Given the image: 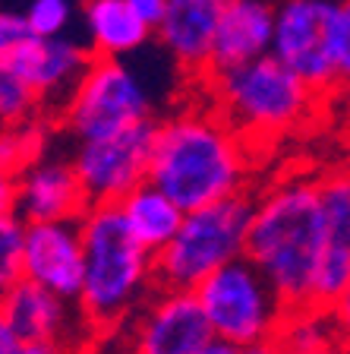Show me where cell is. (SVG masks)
<instances>
[{
  "label": "cell",
  "instance_id": "19",
  "mask_svg": "<svg viewBox=\"0 0 350 354\" xmlns=\"http://www.w3.org/2000/svg\"><path fill=\"white\" fill-rule=\"evenodd\" d=\"M338 342L335 319L325 307H287V317L278 329V351L291 354V351H307V348H319Z\"/></svg>",
  "mask_w": 350,
  "mask_h": 354
},
{
  "label": "cell",
  "instance_id": "11",
  "mask_svg": "<svg viewBox=\"0 0 350 354\" xmlns=\"http://www.w3.org/2000/svg\"><path fill=\"white\" fill-rule=\"evenodd\" d=\"M22 279L66 301H79L86 279V241L76 221H29L22 237Z\"/></svg>",
  "mask_w": 350,
  "mask_h": 354
},
{
  "label": "cell",
  "instance_id": "21",
  "mask_svg": "<svg viewBox=\"0 0 350 354\" xmlns=\"http://www.w3.org/2000/svg\"><path fill=\"white\" fill-rule=\"evenodd\" d=\"M325 225H329V247L350 250V168H338L319 177Z\"/></svg>",
  "mask_w": 350,
  "mask_h": 354
},
{
  "label": "cell",
  "instance_id": "5",
  "mask_svg": "<svg viewBox=\"0 0 350 354\" xmlns=\"http://www.w3.org/2000/svg\"><path fill=\"white\" fill-rule=\"evenodd\" d=\"M253 193L218 199L208 206L190 209L180 231L164 250L155 253L158 288L196 291L215 269L237 257H246V234L253 221Z\"/></svg>",
  "mask_w": 350,
  "mask_h": 354
},
{
  "label": "cell",
  "instance_id": "4",
  "mask_svg": "<svg viewBox=\"0 0 350 354\" xmlns=\"http://www.w3.org/2000/svg\"><path fill=\"white\" fill-rule=\"evenodd\" d=\"M212 108L249 146H269L297 133L319 111L322 95L271 54L202 76Z\"/></svg>",
  "mask_w": 350,
  "mask_h": 354
},
{
  "label": "cell",
  "instance_id": "22",
  "mask_svg": "<svg viewBox=\"0 0 350 354\" xmlns=\"http://www.w3.org/2000/svg\"><path fill=\"white\" fill-rule=\"evenodd\" d=\"M44 155V120L22 127H0V165L13 174Z\"/></svg>",
  "mask_w": 350,
  "mask_h": 354
},
{
  "label": "cell",
  "instance_id": "34",
  "mask_svg": "<svg viewBox=\"0 0 350 354\" xmlns=\"http://www.w3.org/2000/svg\"><path fill=\"white\" fill-rule=\"evenodd\" d=\"M199 354H240V348L227 345V342H221V339H212V342H208V345H205Z\"/></svg>",
  "mask_w": 350,
  "mask_h": 354
},
{
  "label": "cell",
  "instance_id": "32",
  "mask_svg": "<svg viewBox=\"0 0 350 354\" xmlns=\"http://www.w3.org/2000/svg\"><path fill=\"white\" fill-rule=\"evenodd\" d=\"M19 345H22V339L16 335L13 326L3 319V313H0V354H13Z\"/></svg>",
  "mask_w": 350,
  "mask_h": 354
},
{
  "label": "cell",
  "instance_id": "28",
  "mask_svg": "<svg viewBox=\"0 0 350 354\" xmlns=\"http://www.w3.org/2000/svg\"><path fill=\"white\" fill-rule=\"evenodd\" d=\"M126 3H130V10L146 22L152 32L158 29L161 19H164V13H168V0H126Z\"/></svg>",
  "mask_w": 350,
  "mask_h": 354
},
{
  "label": "cell",
  "instance_id": "27",
  "mask_svg": "<svg viewBox=\"0 0 350 354\" xmlns=\"http://www.w3.org/2000/svg\"><path fill=\"white\" fill-rule=\"evenodd\" d=\"M338 76L341 88H350V0H341L338 16Z\"/></svg>",
  "mask_w": 350,
  "mask_h": 354
},
{
  "label": "cell",
  "instance_id": "9",
  "mask_svg": "<svg viewBox=\"0 0 350 354\" xmlns=\"http://www.w3.org/2000/svg\"><path fill=\"white\" fill-rule=\"evenodd\" d=\"M155 130H158V120L152 118L130 130L110 133L101 140H86L76 146V155L70 162L79 174L88 206L92 203H120L130 190L148 180Z\"/></svg>",
  "mask_w": 350,
  "mask_h": 354
},
{
  "label": "cell",
  "instance_id": "6",
  "mask_svg": "<svg viewBox=\"0 0 350 354\" xmlns=\"http://www.w3.org/2000/svg\"><path fill=\"white\" fill-rule=\"evenodd\" d=\"M196 297L212 335L233 348L275 342L287 317L284 297L249 257H237L215 269L205 281H199Z\"/></svg>",
  "mask_w": 350,
  "mask_h": 354
},
{
  "label": "cell",
  "instance_id": "3",
  "mask_svg": "<svg viewBox=\"0 0 350 354\" xmlns=\"http://www.w3.org/2000/svg\"><path fill=\"white\" fill-rule=\"evenodd\" d=\"M79 228L86 241V279L76 304L95 335L124 329L158 291L155 253L130 234L117 203H92Z\"/></svg>",
  "mask_w": 350,
  "mask_h": 354
},
{
  "label": "cell",
  "instance_id": "24",
  "mask_svg": "<svg viewBox=\"0 0 350 354\" xmlns=\"http://www.w3.org/2000/svg\"><path fill=\"white\" fill-rule=\"evenodd\" d=\"M22 237L26 221L16 212L0 215V297L22 279Z\"/></svg>",
  "mask_w": 350,
  "mask_h": 354
},
{
  "label": "cell",
  "instance_id": "12",
  "mask_svg": "<svg viewBox=\"0 0 350 354\" xmlns=\"http://www.w3.org/2000/svg\"><path fill=\"white\" fill-rule=\"evenodd\" d=\"M92 60H95V54H92L88 44L66 35H54V38L29 35L22 38L19 48L10 54V64L32 82V88L41 98L44 118H48V111L60 118V111L66 108V102L82 82Z\"/></svg>",
  "mask_w": 350,
  "mask_h": 354
},
{
  "label": "cell",
  "instance_id": "15",
  "mask_svg": "<svg viewBox=\"0 0 350 354\" xmlns=\"http://www.w3.org/2000/svg\"><path fill=\"white\" fill-rule=\"evenodd\" d=\"M227 3L231 0H168V13L155 29V41L183 73L199 80L208 73L212 44Z\"/></svg>",
  "mask_w": 350,
  "mask_h": 354
},
{
  "label": "cell",
  "instance_id": "8",
  "mask_svg": "<svg viewBox=\"0 0 350 354\" xmlns=\"http://www.w3.org/2000/svg\"><path fill=\"white\" fill-rule=\"evenodd\" d=\"M341 0H278L271 57L300 76L322 98L341 88L338 76Z\"/></svg>",
  "mask_w": 350,
  "mask_h": 354
},
{
  "label": "cell",
  "instance_id": "25",
  "mask_svg": "<svg viewBox=\"0 0 350 354\" xmlns=\"http://www.w3.org/2000/svg\"><path fill=\"white\" fill-rule=\"evenodd\" d=\"M73 16H76V0H29V7L22 10L29 35L38 38L66 35Z\"/></svg>",
  "mask_w": 350,
  "mask_h": 354
},
{
  "label": "cell",
  "instance_id": "31",
  "mask_svg": "<svg viewBox=\"0 0 350 354\" xmlns=\"http://www.w3.org/2000/svg\"><path fill=\"white\" fill-rule=\"evenodd\" d=\"M13 354H73V348L64 342H22Z\"/></svg>",
  "mask_w": 350,
  "mask_h": 354
},
{
  "label": "cell",
  "instance_id": "26",
  "mask_svg": "<svg viewBox=\"0 0 350 354\" xmlns=\"http://www.w3.org/2000/svg\"><path fill=\"white\" fill-rule=\"evenodd\" d=\"M22 38H29V26H26L22 13L0 10V64L19 48Z\"/></svg>",
  "mask_w": 350,
  "mask_h": 354
},
{
  "label": "cell",
  "instance_id": "33",
  "mask_svg": "<svg viewBox=\"0 0 350 354\" xmlns=\"http://www.w3.org/2000/svg\"><path fill=\"white\" fill-rule=\"evenodd\" d=\"M291 354H350V348L344 345L341 339L329 342V345H319V348H307V351H291Z\"/></svg>",
  "mask_w": 350,
  "mask_h": 354
},
{
  "label": "cell",
  "instance_id": "16",
  "mask_svg": "<svg viewBox=\"0 0 350 354\" xmlns=\"http://www.w3.org/2000/svg\"><path fill=\"white\" fill-rule=\"evenodd\" d=\"M275 7L278 0H231L212 44L208 73H224V70L271 54Z\"/></svg>",
  "mask_w": 350,
  "mask_h": 354
},
{
  "label": "cell",
  "instance_id": "17",
  "mask_svg": "<svg viewBox=\"0 0 350 354\" xmlns=\"http://www.w3.org/2000/svg\"><path fill=\"white\" fill-rule=\"evenodd\" d=\"M86 44L95 57H130L142 51L155 32L130 10L126 0H79Z\"/></svg>",
  "mask_w": 350,
  "mask_h": 354
},
{
  "label": "cell",
  "instance_id": "18",
  "mask_svg": "<svg viewBox=\"0 0 350 354\" xmlns=\"http://www.w3.org/2000/svg\"><path fill=\"white\" fill-rule=\"evenodd\" d=\"M120 215H124L130 234L136 237L148 253L164 250L174 234L180 231L186 209H180L168 193L152 180H142L136 190H130L120 203Z\"/></svg>",
  "mask_w": 350,
  "mask_h": 354
},
{
  "label": "cell",
  "instance_id": "20",
  "mask_svg": "<svg viewBox=\"0 0 350 354\" xmlns=\"http://www.w3.org/2000/svg\"><path fill=\"white\" fill-rule=\"evenodd\" d=\"M44 120V104L32 82L10 64H0V127H22Z\"/></svg>",
  "mask_w": 350,
  "mask_h": 354
},
{
  "label": "cell",
  "instance_id": "30",
  "mask_svg": "<svg viewBox=\"0 0 350 354\" xmlns=\"http://www.w3.org/2000/svg\"><path fill=\"white\" fill-rule=\"evenodd\" d=\"M16 212V174L0 165V215Z\"/></svg>",
  "mask_w": 350,
  "mask_h": 354
},
{
  "label": "cell",
  "instance_id": "2",
  "mask_svg": "<svg viewBox=\"0 0 350 354\" xmlns=\"http://www.w3.org/2000/svg\"><path fill=\"white\" fill-rule=\"evenodd\" d=\"M325 250L329 225L315 177H281L255 196L246 257L262 269L287 307L313 304L315 269Z\"/></svg>",
  "mask_w": 350,
  "mask_h": 354
},
{
  "label": "cell",
  "instance_id": "14",
  "mask_svg": "<svg viewBox=\"0 0 350 354\" xmlns=\"http://www.w3.org/2000/svg\"><path fill=\"white\" fill-rule=\"evenodd\" d=\"M88 209V196L79 184L73 162L35 158L16 174V215L29 221H76Z\"/></svg>",
  "mask_w": 350,
  "mask_h": 354
},
{
  "label": "cell",
  "instance_id": "13",
  "mask_svg": "<svg viewBox=\"0 0 350 354\" xmlns=\"http://www.w3.org/2000/svg\"><path fill=\"white\" fill-rule=\"evenodd\" d=\"M0 313L22 342H64L76 351L79 339H88L82 332H92L79 304L66 301L29 279H19L0 297Z\"/></svg>",
  "mask_w": 350,
  "mask_h": 354
},
{
  "label": "cell",
  "instance_id": "29",
  "mask_svg": "<svg viewBox=\"0 0 350 354\" xmlns=\"http://www.w3.org/2000/svg\"><path fill=\"white\" fill-rule=\"evenodd\" d=\"M329 313H331V319H335L338 339H341L344 345L350 348V285L344 288V295L329 307Z\"/></svg>",
  "mask_w": 350,
  "mask_h": 354
},
{
  "label": "cell",
  "instance_id": "10",
  "mask_svg": "<svg viewBox=\"0 0 350 354\" xmlns=\"http://www.w3.org/2000/svg\"><path fill=\"white\" fill-rule=\"evenodd\" d=\"M130 354H199L215 339L196 291L158 288L130 319Z\"/></svg>",
  "mask_w": 350,
  "mask_h": 354
},
{
  "label": "cell",
  "instance_id": "7",
  "mask_svg": "<svg viewBox=\"0 0 350 354\" xmlns=\"http://www.w3.org/2000/svg\"><path fill=\"white\" fill-rule=\"evenodd\" d=\"M155 118L146 80L124 57H95L60 111V124L79 142L101 140Z\"/></svg>",
  "mask_w": 350,
  "mask_h": 354
},
{
  "label": "cell",
  "instance_id": "1",
  "mask_svg": "<svg viewBox=\"0 0 350 354\" xmlns=\"http://www.w3.org/2000/svg\"><path fill=\"white\" fill-rule=\"evenodd\" d=\"M249 171L253 146L212 104L180 108L158 120L148 180L186 212L249 193Z\"/></svg>",
  "mask_w": 350,
  "mask_h": 354
},
{
  "label": "cell",
  "instance_id": "23",
  "mask_svg": "<svg viewBox=\"0 0 350 354\" xmlns=\"http://www.w3.org/2000/svg\"><path fill=\"white\" fill-rule=\"evenodd\" d=\"M350 285V250H338L329 247L322 257L319 269H315V281H313V307H325L329 310L338 297L344 295V288Z\"/></svg>",
  "mask_w": 350,
  "mask_h": 354
},
{
  "label": "cell",
  "instance_id": "35",
  "mask_svg": "<svg viewBox=\"0 0 350 354\" xmlns=\"http://www.w3.org/2000/svg\"><path fill=\"white\" fill-rule=\"evenodd\" d=\"M240 354H281V351H278L275 342H265V345H249V348H240Z\"/></svg>",
  "mask_w": 350,
  "mask_h": 354
}]
</instances>
